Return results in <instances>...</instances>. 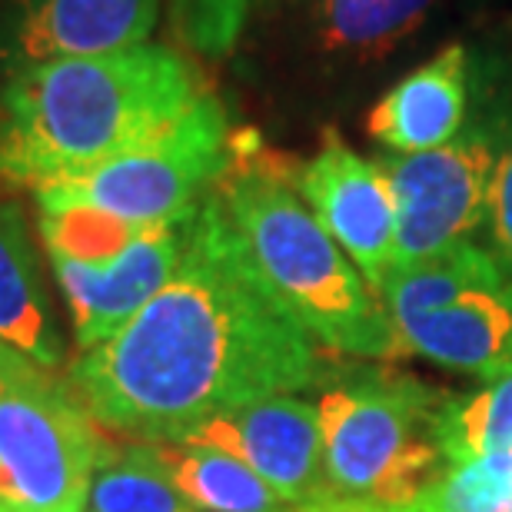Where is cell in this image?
<instances>
[{
  "instance_id": "8",
  "label": "cell",
  "mask_w": 512,
  "mask_h": 512,
  "mask_svg": "<svg viewBox=\"0 0 512 512\" xmlns=\"http://www.w3.org/2000/svg\"><path fill=\"white\" fill-rule=\"evenodd\" d=\"M187 443L217 446L237 456L293 509H340L323 459L320 409L303 399L270 396L223 409L193 429Z\"/></svg>"
},
{
  "instance_id": "13",
  "label": "cell",
  "mask_w": 512,
  "mask_h": 512,
  "mask_svg": "<svg viewBox=\"0 0 512 512\" xmlns=\"http://www.w3.org/2000/svg\"><path fill=\"white\" fill-rule=\"evenodd\" d=\"M469 104V57L449 44L376 100L366 130L393 153H423L456 140Z\"/></svg>"
},
{
  "instance_id": "7",
  "label": "cell",
  "mask_w": 512,
  "mask_h": 512,
  "mask_svg": "<svg viewBox=\"0 0 512 512\" xmlns=\"http://www.w3.org/2000/svg\"><path fill=\"white\" fill-rule=\"evenodd\" d=\"M496 160L493 137L476 130L436 150L396 153L380 163L396 203L393 270L466 243L489 217Z\"/></svg>"
},
{
  "instance_id": "15",
  "label": "cell",
  "mask_w": 512,
  "mask_h": 512,
  "mask_svg": "<svg viewBox=\"0 0 512 512\" xmlns=\"http://www.w3.org/2000/svg\"><path fill=\"white\" fill-rule=\"evenodd\" d=\"M509 276L512 273L499 256L479 250L473 243H459L453 250L429 256V260L393 270L386 276L380 300L393 316V323H403L413 316L433 313L469 290L506 283Z\"/></svg>"
},
{
  "instance_id": "4",
  "label": "cell",
  "mask_w": 512,
  "mask_h": 512,
  "mask_svg": "<svg viewBox=\"0 0 512 512\" xmlns=\"http://www.w3.org/2000/svg\"><path fill=\"white\" fill-rule=\"evenodd\" d=\"M104 449L74 383L0 343V503L7 512H84Z\"/></svg>"
},
{
  "instance_id": "19",
  "label": "cell",
  "mask_w": 512,
  "mask_h": 512,
  "mask_svg": "<svg viewBox=\"0 0 512 512\" xmlns=\"http://www.w3.org/2000/svg\"><path fill=\"white\" fill-rule=\"evenodd\" d=\"M436 436L449 463L512 453V370L479 393L439 409Z\"/></svg>"
},
{
  "instance_id": "24",
  "label": "cell",
  "mask_w": 512,
  "mask_h": 512,
  "mask_svg": "<svg viewBox=\"0 0 512 512\" xmlns=\"http://www.w3.org/2000/svg\"><path fill=\"white\" fill-rule=\"evenodd\" d=\"M499 512H512V496L506 499V506H503V509H499Z\"/></svg>"
},
{
  "instance_id": "2",
  "label": "cell",
  "mask_w": 512,
  "mask_h": 512,
  "mask_svg": "<svg viewBox=\"0 0 512 512\" xmlns=\"http://www.w3.org/2000/svg\"><path fill=\"white\" fill-rule=\"evenodd\" d=\"M203 94L197 70L160 44L27 64L4 90L0 177L30 190L80 177L157 137Z\"/></svg>"
},
{
  "instance_id": "9",
  "label": "cell",
  "mask_w": 512,
  "mask_h": 512,
  "mask_svg": "<svg viewBox=\"0 0 512 512\" xmlns=\"http://www.w3.org/2000/svg\"><path fill=\"white\" fill-rule=\"evenodd\" d=\"M296 190L363 280L380 293L396 260V203L383 167L363 160L330 133L300 170Z\"/></svg>"
},
{
  "instance_id": "12",
  "label": "cell",
  "mask_w": 512,
  "mask_h": 512,
  "mask_svg": "<svg viewBox=\"0 0 512 512\" xmlns=\"http://www.w3.org/2000/svg\"><path fill=\"white\" fill-rule=\"evenodd\" d=\"M399 343L439 366L496 380L512 370V276L396 323Z\"/></svg>"
},
{
  "instance_id": "6",
  "label": "cell",
  "mask_w": 512,
  "mask_h": 512,
  "mask_svg": "<svg viewBox=\"0 0 512 512\" xmlns=\"http://www.w3.org/2000/svg\"><path fill=\"white\" fill-rule=\"evenodd\" d=\"M433 396L413 383H353L320 399L323 459L336 503L403 509L433 483L443 456Z\"/></svg>"
},
{
  "instance_id": "11",
  "label": "cell",
  "mask_w": 512,
  "mask_h": 512,
  "mask_svg": "<svg viewBox=\"0 0 512 512\" xmlns=\"http://www.w3.org/2000/svg\"><path fill=\"white\" fill-rule=\"evenodd\" d=\"M160 0H20L17 57L47 64L147 44Z\"/></svg>"
},
{
  "instance_id": "14",
  "label": "cell",
  "mask_w": 512,
  "mask_h": 512,
  "mask_svg": "<svg viewBox=\"0 0 512 512\" xmlns=\"http://www.w3.org/2000/svg\"><path fill=\"white\" fill-rule=\"evenodd\" d=\"M0 343L27 353L50 370L64 353L57 326L50 323L24 213L14 203H0Z\"/></svg>"
},
{
  "instance_id": "16",
  "label": "cell",
  "mask_w": 512,
  "mask_h": 512,
  "mask_svg": "<svg viewBox=\"0 0 512 512\" xmlns=\"http://www.w3.org/2000/svg\"><path fill=\"white\" fill-rule=\"evenodd\" d=\"M160 449L193 512H293L247 463L217 446L177 443Z\"/></svg>"
},
{
  "instance_id": "21",
  "label": "cell",
  "mask_w": 512,
  "mask_h": 512,
  "mask_svg": "<svg viewBox=\"0 0 512 512\" xmlns=\"http://www.w3.org/2000/svg\"><path fill=\"white\" fill-rule=\"evenodd\" d=\"M253 4L256 0H170L173 30L193 54L220 60L237 47Z\"/></svg>"
},
{
  "instance_id": "20",
  "label": "cell",
  "mask_w": 512,
  "mask_h": 512,
  "mask_svg": "<svg viewBox=\"0 0 512 512\" xmlns=\"http://www.w3.org/2000/svg\"><path fill=\"white\" fill-rule=\"evenodd\" d=\"M512 496V453H493L453 463L409 512H499Z\"/></svg>"
},
{
  "instance_id": "25",
  "label": "cell",
  "mask_w": 512,
  "mask_h": 512,
  "mask_svg": "<svg viewBox=\"0 0 512 512\" xmlns=\"http://www.w3.org/2000/svg\"><path fill=\"white\" fill-rule=\"evenodd\" d=\"M0 512H7V506H4V503H0Z\"/></svg>"
},
{
  "instance_id": "5",
  "label": "cell",
  "mask_w": 512,
  "mask_h": 512,
  "mask_svg": "<svg viewBox=\"0 0 512 512\" xmlns=\"http://www.w3.org/2000/svg\"><path fill=\"white\" fill-rule=\"evenodd\" d=\"M233 133L217 97H197L157 137L80 177L34 190L40 210H94L130 227L190 220L233 160Z\"/></svg>"
},
{
  "instance_id": "23",
  "label": "cell",
  "mask_w": 512,
  "mask_h": 512,
  "mask_svg": "<svg viewBox=\"0 0 512 512\" xmlns=\"http://www.w3.org/2000/svg\"><path fill=\"white\" fill-rule=\"evenodd\" d=\"M326 512H409V509H373V506H340V509H326Z\"/></svg>"
},
{
  "instance_id": "18",
  "label": "cell",
  "mask_w": 512,
  "mask_h": 512,
  "mask_svg": "<svg viewBox=\"0 0 512 512\" xmlns=\"http://www.w3.org/2000/svg\"><path fill=\"white\" fill-rule=\"evenodd\" d=\"M84 512H193L157 443L104 449Z\"/></svg>"
},
{
  "instance_id": "1",
  "label": "cell",
  "mask_w": 512,
  "mask_h": 512,
  "mask_svg": "<svg viewBox=\"0 0 512 512\" xmlns=\"http://www.w3.org/2000/svg\"><path fill=\"white\" fill-rule=\"evenodd\" d=\"M316 373V340L260 283L210 190L163 290L67 380L97 426L160 446L187 443L223 409L300 393Z\"/></svg>"
},
{
  "instance_id": "3",
  "label": "cell",
  "mask_w": 512,
  "mask_h": 512,
  "mask_svg": "<svg viewBox=\"0 0 512 512\" xmlns=\"http://www.w3.org/2000/svg\"><path fill=\"white\" fill-rule=\"evenodd\" d=\"M213 190L253 273L316 343L353 356H386L403 346L380 293L326 233L280 163L237 137Z\"/></svg>"
},
{
  "instance_id": "10",
  "label": "cell",
  "mask_w": 512,
  "mask_h": 512,
  "mask_svg": "<svg viewBox=\"0 0 512 512\" xmlns=\"http://www.w3.org/2000/svg\"><path fill=\"white\" fill-rule=\"evenodd\" d=\"M187 220L170 227H143L117 253L100 260L50 256L60 293L74 316L80 353L114 340L163 290L183 256Z\"/></svg>"
},
{
  "instance_id": "22",
  "label": "cell",
  "mask_w": 512,
  "mask_h": 512,
  "mask_svg": "<svg viewBox=\"0 0 512 512\" xmlns=\"http://www.w3.org/2000/svg\"><path fill=\"white\" fill-rule=\"evenodd\" d=\"M489 227L499 250V260L512 273V143L499 153L493 187H489Z\"/></svg>"
},
{
  "instance_id": "17",
  "label": "cell",
  "mask_w": 512,
  "mask_h": 512,
  "mask_svg": "<svg viewBox=\"0 0 512 512\" xmlns=\"http://www.w3.org/2000/svg\"><path fill=\"white\" fill-rule=\"evenodd\" d=\"M436 0H316V37L326 54L386 57L423 27Z\"/></svg>"
}]
</instances>
